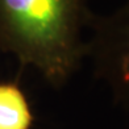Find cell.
<instances>
[{
  "instance_id": "2",
  "label": "cell",
  "mask_w": 129,
  "mask_h": 129,
  "mask_svg": "<svg viewBox=\"0 0 129 129\" xmlns=\"http://www.w3.org/2000/svg\"><path fill=\"white\" fill-rule=\"evenodd\" d=\"M93 77L109 90L113 102L129 104V0L108 15L93 16L87 58Z\"/></svg>"
},
{
  "instance_id": "1",
  "label": "cell",
  "mask_w": 129,
  "mask_h": 129,
  "mask_svg": "<svg viewBox=\"0 0 129 129\" xmlns=\"http://www.w3.org/2000/svg\"><path fill=\"white\" fill-rule=\"evenodd\" d=\"M88 0H0V50L62 88L87 58Z\"/></svg>"
},
{
  "instance_id": "3",
  "label": "cell",
  "mask_w": 129,
  "mask_h": 129,
  "mask_svg": "<svg viewBox=\"0 0 129 129\" xmlns=\"http://www.w3.org/2000/svg\"><path fill=\"white\" fill-rule=\"evenodd\" d=\"M34 113L25 92L11 82H0V129H32Z\"/></svg>"
}]
</instances>
